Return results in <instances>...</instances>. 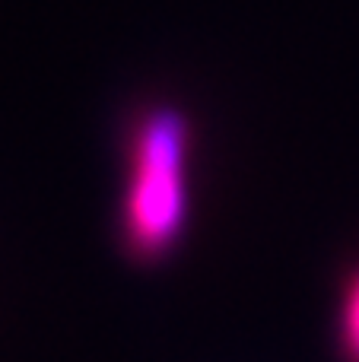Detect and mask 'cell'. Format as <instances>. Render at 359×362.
I'll return each instance as SVG.
<instances>
[{
  "mask_svg": "<svg viewBox=\"0 0 359 362\" xmlns=\"http://www.w3.org/2000/svg\"><path fill=\"white\" fill-rule=\"evenodd\" d=\"M191 118L178 105H153L127 144L121 194V242L140 264H159L178 248L191 216Z\"/></svg>",
  "mask_w": 359,
  "mask_h": 362,
  "instance_id": "6da1fadb",
  "label": "cell"
},
{
  "mask_svg": "<svg viewBox=\"0 0 359 362\" xmlns=\"http://www.w3.org/2000/svg\"><path fill=\"white\" fill-rule=\"evenodd\" d=\"M341 353L347 362H359V270L350 276L341 305Z\"/></svg>",
  "mask_w": 359,
  "mask_h": 362,
  "instance_id": "7a4b0ae2",
  "label": "cell"
}]
</instances>
